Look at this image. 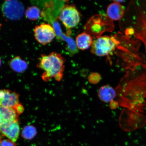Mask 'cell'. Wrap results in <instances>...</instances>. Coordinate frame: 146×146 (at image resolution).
<instances>
[{"mask_svg":"<svg viewBox=\"0 0 146 146\" xmlns=\"http://www.w3.org/2000/svg\"><path fill=\"white\" fill-rule=\"evenodd\" d=\"M20 114L18 108L0 106V127L10 122L19 120Z\"/></svg>","mask_w":146,"mask_h":146,"instance_id":"10","label":"cell"},{"mask_svg":"<svg viewBox=\"0 0 146 146\" xmlns=\"http://www.w3.org/2000/svg\"><path fill=\"white\" fill-rule=\"evenodd\" d=\"M116 92L112 87L105 86L100 88L98 95L100 100L106 103H108L113 100L116 96Z\"/></svg>","mask_w":146,"mask_h":146,"instance_id":"12","label":"cell"},{"mask_svg":"<svg viewBox=\"0 0 146 146\" xmlns=\"http://www.w3.org/2000/svg\"><path fill=\"white\" fill-rule=\"evenodd\" d=\"M65 62L64 58L58 53L42 54L37 66L44 71L42 76L44 81H48L52 78L60 81L63 75Z\"/></svg>","mask_w":146,"mask_h":146,"instance_id":"3","label":"cell"},{"mask_svg":"<svg viewBox=\"0 0 146 146\" xmlns=\"http://www.w3.org/2000/svg\"><path fill=\"white\" fill-rule=\"evenodd\" d=\"M124 1H114V2L117 3H121L123 2Z\"/></svg>","mask_w":146,"mask_h":146,"instance_id":"19","label":"cell"},{"mask_svg":"<svg viewBox=\"0 0 146 146\" xmlns=\"http://www.w3.org/2000/svg\"><path fill=\"white\" fill-rule=\"evenodd\" d=\"M9 65L12 70L18 73L24 72L28 67L27 62L19 56H16L11 59Z\"/></svg>","mask_w":146,"mask_h":146,"instance_id":"14","label":"cell"},{"mask_svg":"<svg viewBox=\"0 0 146 146\" xmlns=\"http://www.w3.org/2000/svg\"><path fill=\"white\" fill-rule=\"evenodd\" d=\"M2 11L7 19L17 21L23 17L25 13V8L23 3L19 1H7L3 4Z\"/></svg>","mask_w":146,"mask_h":146,"instance_id":"6","label":"cell"},{"mask_svg":"<svg viewBox=\"0 0 146 146\" xmlns=\"http://www.w3.org/2000/svg\"><path fill=\"white\" fill-rule=\"evenodd\" d=\"M119 41L115 37L107 36H100L93 42L91 52L99 56L108 55L115 50Z\"/></svg>","mask_w":146,"mask_h":146,"instance_id":"4","label":"cell"},{"mask_svg":"<svg viewBox=\"0 0 146 146\" xmlns=\"http://www.w3.org/2000/svg\"><path fill=\"white\" fill-rule=\"evenodd\" d=\"M36 134V128L31 125L26 126L23 129L21 136L27 140H31L35 136Z\"/></svg>","mask_w":146,"mask_h":146,"instance_id":"17","label":"cell"},{"mask_svg":"<svg viewBox=\"0 0 146 146\" xmlns=\"http://www.w3.org/2000/svg\"><path fill=\"white\" fill-rule=\"evenodd\" d=\"M25 14L27 19L31 21H35L39 19L40 15L41 12L37 7L33 6L29 7Z\"/></svg>","mask_w":146,"mask_h":146,"instance_id":"16","label":"cell"},{"mask_svg":"<svg viewBox=\"0 0 146 146\" xmlns=\"http://www.w3.org/2000/svg\"><path fill=\"white\" fill-rule=\"evenodd\" d=\"M59 19L66 28L71 29L77 26L80 20V15L74 5H64L60 11Z\"/></svg>","mask_w":146,"mask_h":146,"instance_id":"5","label":"cell"},{"mask_svg":"<svg viewBox=\"0 0 146 146\" xmlns=\"http://www.w3.org/2000/svg\"><path fill=\"white\" fill-rule=\"evenodd\" d=\"M1 62H2L1 60V58H0V66H1Z\"/></svg>","mask_w":146,"mask_h":146,"instance_id":"20","label":"cell"},{"mask_svg":"<svg viewBox=\"0 0 146 146\" xmlns=\"http://www.w3.org/2000/svg\"><path fill=\"white\" fill-rule=\"evenodd\" d=\"M61 36L64 41L66 42L67 50L70 54H74L77 53L78 50L76 44L72 38L65 34H62Z\"/></svg>","mask_w":146,"mask_h":146,"instance_id":"15","label":"cell"},{"mask_svg":"<svg viewBox=\"0 0 146 146\" xmlns=\"http://www.w3.org/2000/svg\"><path fill=\"white\" fill-rule=\"evenodd\" d=\"M125 11L120 3L114 2L108 7L107 13L111 20L118 21L121 20L125 15Z\"/></svg>","mask_w":146,"mask_h":146,"instance_id":"11","label":"cell"},{"mask_svg":"<svg viewBox=\"0 0 146 146\" xmlns=\"http://www.w3.org/2000/svg\"><path fill=\"white\" fill-rule=\"evenodd\" d=\"M19 95L15 92L6 89L0 90V106L17 108L19 103Z\"/></svg>","mask_w":146,"mask_h":146,"instance_id":"8","label":"cell"},{"mask_svg":"<svg viewBox=\"0 0 146 146\" xmlns=\"http://www.w3.org/2000/svg\"><path fill=\"white\" fill-rule=\"evenodd\" d=\"M119 26L125 35L143 44L146 53V0L131 1Z\"/></svg>","mask_w":146,"mask_h":146,"instance_id":"1","label":"cell"},{"mask_svg":"<svg viewBox=\"0 0 146 146\" xmlns=\"http://www.w3.org/2000/svg\"><path fill=\"white\" fill-rule=\"evenodd\" d=\"M34 34L36 40L43 45L51 42L56 36V32L53 27L45 23L36 26L34 29Z\"/></svg>","mask_w":146,"mask_h":146,"instance_id":"7","label":"cell"},{"mask_svg":"<svg viewBox=\"0 0 146 146\" xmlns=\"http://www.w3.org/2000/svg\"><path fill=\"white\" fill-rule=\"evenodd\" d=\"M0 146H17L15 142L9 139L0 138Z\"/></svg>","mask_w":146,"mask_h":146,"instance_id":"18","label":"cell"},{"mask_svg":"<svg viewBox=\"0 0 146 146\" xmlns=\"http://www.w3.org/2000/svg\"><path fill=\"white\" fill-rule=\"evenodd\" d=\"M115 36L119 41L116 47L119 62L122 67L129 70L138 65L146 64L145 55L139 52L141 42L121 33Z\"/></svg>","mask_w":146,"mask_h":146,"instance_id":"2","label":"cell"},{"mask_svg":"<svg viewBox=\"0 0 146 146\" xmlns=\"http://www.w3.org/2000/svg\"><path fill=\"white\" fill-rule=\"evenodd\" d=\"M92 37L87 33H82L78 35L76 38V46L80 50H87L92 45Z\"/></svg>","mask_w":146,"mask_h":146,"instance_id":"13","label":"cell"},{"mask_svg":"<svg viewBox=\"0 0 146 146\" xmlns=\"http://www.w3.org/2000/svg\"><path fill=\"white\" fill-rule=\"evenodd\" d=\"M19 121H12L0 127V135L6 137L16 143L20 133Z\"/></svg>","mask_w":146,"mask_h":146,"instance_id":"9","label":"cell"}]
</instances>
